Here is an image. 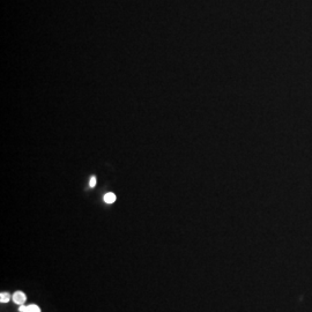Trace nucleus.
<instances>
[{
	"mask_svg": "<svg viewBox=\"0 0 312 312\" xmlns=\"http://www.w3.org/2000/svg\"><path fill=\"white\" fill-rule=\"evenodd\" d=\"M13 301H14L15 303L22 305V304L25 302V295H24L23 293H21V291H17V293H15V294L13 295Z\"/></svg>",
	"mask_w": 312,
	"mask_h": 312,
	"instance_id": "f257e3e1",
	"label": "nucleus"
},
{
	"mask_svg": "<svg viewBox=\"0 0 312 312\" xmlns=\"http://www.w3.org/2000/svg\"><path fill=\"white\" fill-rule=\"evenodd\" d=\"M104 201L106 202V204H112V202H114L116 201V194H113V193H106L105 196H104Z\"/></svg>",
	"mask_w": 312,
	"mask_h": 312,
	"instance_id": "f03ea898",
	"label": "nucleus"
},
{
	"mask_svg": "<svg viewBox=\"0 0 312 312\" xmlns=\"http://www.w3.org/2000/svg\"><path fill=\"white\" fill-rule=\"evenodd\" d=\"M9 298H10V296H9L8 293H1L0 294V302L1 303H7L9 301Z\"/></svg>",
	"mask_w": 312,
	"mask_h": 312,
	"instance_id": "7ed1b4c3",
	"label": "nucleus"
},
{
	"mask_svg": "<svg viewBox=\"0 0 312 312\" xmlns=\"http://www.w3.org/2000/svg\"><path fill=\"white\" fill-rule=\"evenodd\" d=\"M24 312H41V310L36 305H29V306H27V309H25Z\"/></svg>",
	"mask_w": 312,
	"mask_h": 312,
	"instance_id": "20e7f679",
	"label": "nucleus"
},
{
	"mask_svg": "<svg viewBox=\"0 0 312 312\" xmlns=\"http://www.w3.org/2000/svg\"><path fill=\"white\" fill-rule=\"evenodd\" d=\"M95 185H96V178L95 177H92L90 178V182H89V186L90 187H95Z\"/></svg>",
	"mask_w": 312,
	"mask_h": 312,
	"instance_id": "39448f33",
	"label": "nucleus"
}]
</instances>
